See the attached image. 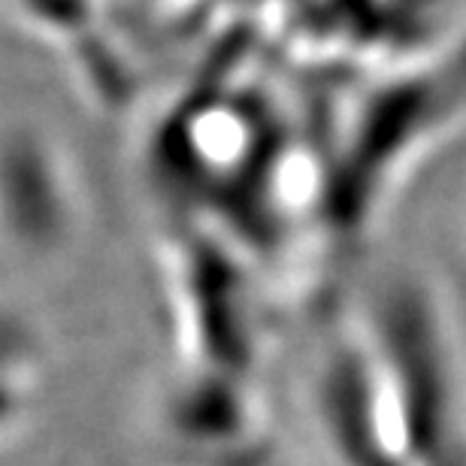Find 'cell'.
Segmentation results:
<instances>
[{
  "label": "cell",
  "instance_id": "cell-1",
  "mask_svg": "<svg viewBox=\"0 0 466 466\" xmlns=\"http://www.w3.org/2000/svg\"><path fill=\"white\" fill-rule=\"evenodd\" d=\"M40 363L22 342H0V454L27 433L40 412Z\"/></svg>",
  "mask_w": 466,
  "mask_h": 466
}]
</instances>
